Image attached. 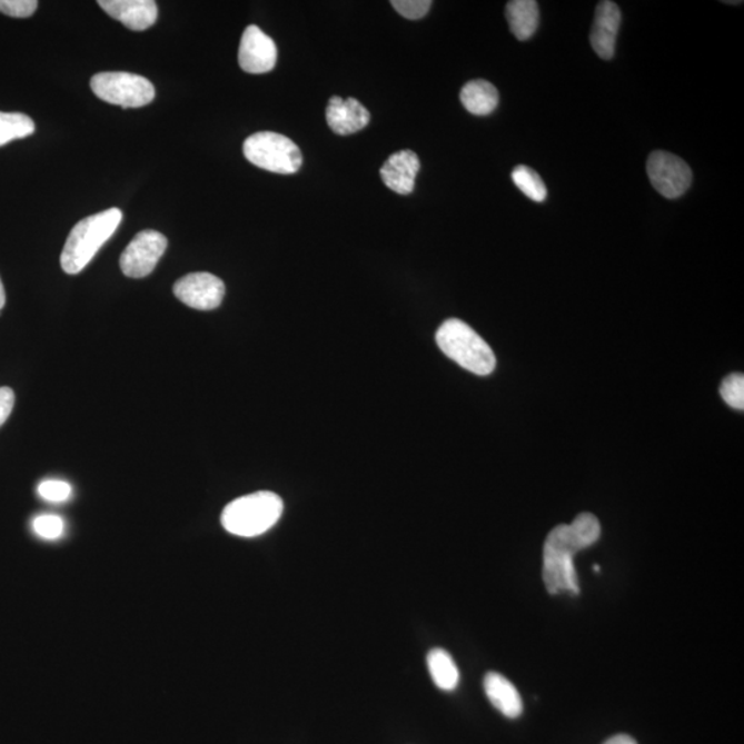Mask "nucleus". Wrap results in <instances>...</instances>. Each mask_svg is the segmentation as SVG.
Segmentation results:
<instances>
[{"label": "nucleus", "mask_w": 744, "mask_h": 744, "mask_svg": "<svg viewBox=\"0 0 744 744\" xmlns=\"http://www.w3.org/2000/svg\"><path fill=\"white\" fill-rule=\"evenodd\" d=\"M167 248L165 235L147 229L135 236L120 257V268L127 278L142 279L151 275Z\"/></svg>", "instance_id": "nucleus-7"}, {"label": "nucleus", "mask_w": 744, "mask_h": 744, "mask_svg": "<svg viewBox=\"0 0 744 744\" xmlns=\"http://www.w3.org/2000/svg\"><path fill=\"white\" fill-rule=\"evenodd\" d=\"M460 101L467 112L476 117H487L493 113L499 103V93L493 83L487 80H472L460 90Z\"/></svg>", "instance_id": "nucleus-16"}, {"label": "nucleus", "mask_w": 744, "mask_h": 744, "mask_svg": "<svg viewBox=\"0 0 744 744\" xmlns=\"http://www.w3.org/2000/svg\"><path fill=\"white\" fill-rule=\"evenodd\" d=\"M282 500L270 492H258L230 502L221 515L222 527L241 538H254L275 526L282 515Z\"/></svg>", "instance_id": "nucleus-3"}, {"label": "nucleus", "mask_w": 744, "mask_h": 744, "mask_svg": "<svg viewBox=\"0 0 744 744\" xmlns=\"http://www.w3.org/2000/svg\"><path fill=\"white\" fill-rule=\"evenodd\" d=\"M604 744H637V742L634 741L632 736L616 735L614 737H611V740H608Z\"/></svg>", "instance_id": "nucleus-27"}, {"label": "nucleus", "mask_w": 744, "mask_h": 744, "mask_svg": "<svg viewBox=\"0 0 744 744\" xmlns=\"http://www.w3.org/2000/svg\"><path fill=\"white\" fill-rule=\"evenodd\" d=\"M98 4L131 31H146L158 20V4L153 0H100Z\"/></svg>", "instance_id": "nucleus-12"}, {"label": "nucleus", "mask_w": 744, "mask_h": 744, "mask_svg": "<svg viewBox=\"0 0 744 744\" xmlns=\"http://www.w3.org/2000/svg\"><path fill=\"white\" fill-rule=\"evenodd\" d=\"M38 9L37 0H0V13L17 19H27Z\"/></svg>", "instance_id": "nucleus-25"}, {"label": "nucleus", "mask_w": 744, "mask_h": 744, "mask_svg": "<svg viewBox=\"0 0 744 744\" xmlns=\"http://www.w3.org/2000/svg\"><path fill=\"white\" fill-rule=\"evenodd\" d=\"M721 397L732 408L744 409V377L743 374H731L721 384Z\"/></svg>", "instance_id": "nucleus-21"}, {"label": "nucleus", "mask_w": 744, "mask_h": 744, "mask_svg": "<svg viewBox=\"0 0 744 744\" xmlns=\"http://www.w3.org/2000/svg\"><path fill=\"white\" fill-rule=\"evenodd\" d=\"M4 305H6V291L2 279H0V310L4 308Z\"/></svg>", "instance_id": "nucleus-28"}, {"label": "nucleus", "mask_w": 744, "mask_h": 744, "mask_svg": "<svg viewBox=\"0 0 744 744\" xmlns=\"http://www.w3.org/2000/svg\"><path fill=\"white\" fill-rule=\"evenodd\" d=\"M175 296L189 308L212 310L222 302L225 285L211 274H189L176 282Z\"/></svg>", "instance_id": "nucleus-9"}, {"label": "nucleus", "mask_w": 744, "mask_h": 744, "mask_svg": "<svg viewBox=\"0 0 744 744\" xmlns=\"http://www.w3.org/2000/svg\"><path fill=\"white\" fill-rule=\"evenodd\" d=\"M38 494L44 500L59 504L71 498L72 487L62 480H44L39 484Z\"/></svg>", "instance_id": "nucleus-23"}, {"label": "nucleus", "mask_w": 744, "mask_h": 744, "mask_svg": "<svg viewBox=\"0 0 744 744\" xmlns=\"http://www.w3.org/2000/svg\"><path fill=\"white\" fill-rule=\"evenodd\" d=\"M122 218V211L112 207L75 225L61 254L63 272L68 275L82 272L98 250L117 232Z\"/></svg>", "instance_id": "nucleus-2"}, {"label": "nucleus", "mask_w": 744, "mask_h": 744, "mask_svg": "<svg viewBox=\"0 0 744 744\" xmlns=\"http://www.w3.org/2000/svg\"><path fill=\"white\" fill-rule=\"evenodd\" d=\"M428 667L438 688L454 691L459 684V671L447 651L435 648L429 652Z\"/></svg>", "instance_id": "nucleus-18"}, {"label": "nucleus", "mask_w": 744, "mask_h": 744, "mask_svg": "<svg viewBox=\"0 0 744 744\" xmlns=\"http://www.w3.org/2000/svg\"><path fill=\"white\" fill-rule=\"evenodd\" d=\"M621 20L622 14L618 4L609 2V0L598 3L591 32V43L599 59H613Z\"/></svg>", "instance_id": "nucleus-11"}, {"label": "nucleus", "mask_w": 744, "mask_h": 744, "mask_svg": "<svg viewBox=\"0 0 744 744\" xmlns=\"http://www.w3.org/2000/svg\"><path fill=\"white\" fill-rule=\"evenodd\" d=\"M438 348L465 370L476 375H489L495 370L496 359L489 345L458 319L444 321L436 334Z\"/></svg>", "instance_id": "nucleus-4"}, {"label": "nucleus", "mask_w": 744, "mask_h": 744, "mask_svg": "<svg viewBox=\"0 0 744 744\" xmlns=\"http://www.w3.org/2000/svg\"><path fill=\"white\" fill-rule=\"evenodd\" d=\"M506 19L518 40H527L538 30L539 8L535 0H512L506 4Z\"/></svg>", "instance_id": "nucleus-17"}, {"label": "nucleus", "mask_w": 744, "mask_h": 744, "mask_svg": "<svg viewBox=\"0 0 744 744\" xmlns=\"http://www.w3.org/2000/svg\"><path fill=\"white\" fill-rule=\"evenodd\" d=\"M34 123L24 113L0 112V147L13 140L32 136Z\"/></svg>", "instance_id": "nucleus-19"}, {"label": "nucleus", "mask_w": 744, "mask_h": 744, "mask_svg": "<svg viewBox=\"0 0 744 744\" xmlns=\"http://www.w3.org/2000/svg\"><path fill=\"white\" fill-rule=\"evenodd\" d=\"M326 119L330 129L338 136L355 135L370 123L371 115L355 98L331 97L328 101Z\"/></svg>", "instance_id": "nucleus-13"}, {"label": "nucleus", "mask_w": 744, "mask_h": 744, "mask_svg": "<svg viewBox=\"0 0 744 744\" xmlns=\"http://www.w3.org/2000/svg\"><path fill=\"white\" fill-rule=\"evenodd\" d=\"M16 396L13 389L0 388V426L9 419L11 411H13Z\"/></svg>", "instance_id": "nucleus-26"}, {"label": "nucleus", "mask_w": 744, "mask_h": 744, "mask_svg": "<svg viewBox=\"0 0 744 744\" xmlns=\"http://www.w3.org/2000/svg\"><path fill=\"white\" fill-rule=\"evenodd\" d=\"M397 13L406 17L408 20H419L429 13L431 8L430 0H394L391 2Z\"/></svg>", "instance_id": "nucleus-24"}, {"label": "nucleus", "mask_w": 744, "mask_h": 744, "mask_svg": "<svg viewBox=\"0 0 744 744\" xmlns=\"http://www.w3.org/2000/svg\"><path fill=\"white\" fill-rule=\"evenodd\" d=\"M32 528L40 538L54 540L62 536L66 523L60 516L42 515L34 518Z\"/></svg>", "instance_id": "nucleus-22"}, {"label": "nucleus", "mask_w": 744, "mask_h": 744, "mask_svg": "<svg viewBox=\"0 0 744 744\" xmlns=\"http://www.w3.org/2000/svg\"><path fill=\"white\" fill-rule=\"evenodd\" d=\"M512 180L524 195L536 204L545 201L547 189L538 172L527 166H517L512 172Z\"/></svg>", "instance_id": "nucleus-20"}, {"label": "nucleus", "mask_w": 744, "mask_h": 744, "mask_svg": "<svg viewBox=\"0 0 744 744\" xmlns=\"http://www.w3.org/2000/svg\"><path fill=\"white\" fill-rule=\"evenodd\" d=\"M420 169L417 153L403 149L385 161L380 169V178L386 187L399 195L411 194Z\"/></svg>", "instance_id": "nucleus-14"}, {"label": "nucleus", "mask_w": 744, "mask_h": 744, "mask_svg": "<svg viewBox=\"0 0 744 744\" xmlns=\"http://www.w3.org/2000/svg\"><path fill=\"white\" fill-rule=\"evenodd\" d=\"M91 90L100 100L122 108L151 103L155 88L147 78L129 72H101L91 78Z\"/></svg>", "instance_id": "nucleus-6"}, {"label": "nucleus", "mask_w": 744, "mask_h": 744, "mask_svg": "<svg viewBox=\"0 0 744 744\" xmlns=\"http://www.w3.org/2000/svg\"><path fill=\"white\" fill-rule=\"evenodd\" d=\"M278 61V48L274 39L261 28H246L239 46V66L247 73H267L272 71Z\"/></svg>", "instance_id": "nucleus-10"}, {"label": "nucleus", "mask_w": 744, "mask_h": 744, "mask_svg": "<svg viewBox=\"0 0 744 744\" xmlns=\"http://www.w3.org/2000/svg\"><path fill=\"white\" fill-rule=\"evenodd\" d=\"M484 691L495 708L509 718L520 717L523 701L520 694L509 679L499 673H488L484 678Z\"/></svg>", "instance_id": "nucleus-15"}, {"label": "nucleus", "mask_w": 744, "mask_h": 744, "mask_svg": "<svg viewBox=\"0 0 744 744\" xmlns=\"http://www.w3.org/2000/svg\"><path fill=\"white\" fill-rule=\"evenodd\" d=\"M647 172L652 186L667 199H677L690 189L692 171L678 156L656 151L649 155Z\"/></svg>", "instance_id": "nucleus-8"}, {"label": "nucleus", "mask_w": 744, "mask_h": 744, "mask_svg": "<svg viewBox=\"0 0 744 744\" xmlns=\"http://www.w3.org/2000/svg\"><path fill=\"white\" fill-rule=\"evenodd\" d=\"M244 153L251 165L276 175H294L302 166V153L296 143L274 131H261L248 137Z\"/></svg>", "instance_id": "nucleus-5"}, {"label": "nucleus", "mask_w": 744, "mask_h": 744, "mask_svg": "<svg viewBox=\"0 0 744 744\" xmlns=\"http://www.w3.org/2000/svg\"><path fill=\"white\" fill-rule=\"evenodd\" d=\"M599 535L602 527L592 513H582L573 523L557 526L547 535L544 547V581L547 592L579 593L574 556L596 544Z\"/></svg>", "instance_id": "nucleus-1"}]
</instances>
